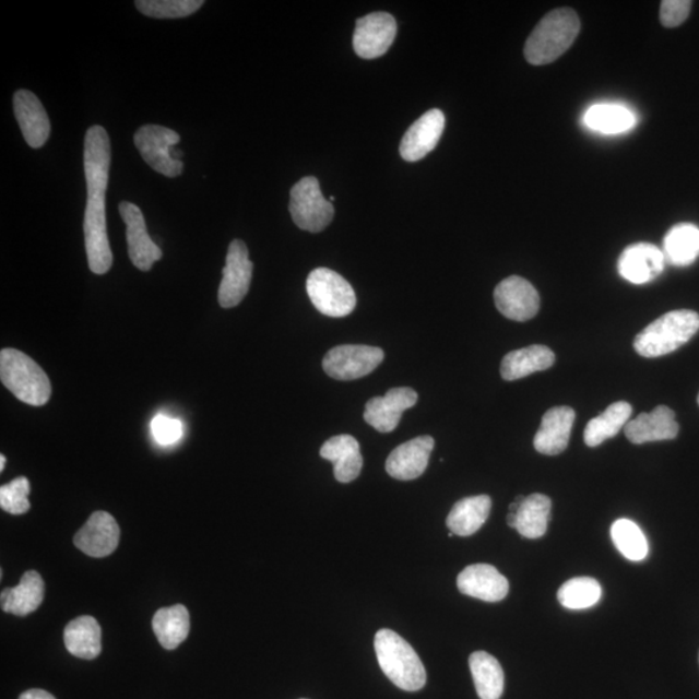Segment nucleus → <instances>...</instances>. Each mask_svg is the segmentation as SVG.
<instances>
[{"mask_svg":"<svg viewBox=\"0 0 699 699\" xmlns=\"http://www.w3.org/2000/svg\"><path fill=\"white\" fill-rule=\"evenodd\" d=\"M580 32L577 13L559 9L545 15L524 45V58L533 66L556 61L574 44Z\"/></svg>","mask_w":699,"mask_h":699,"instance_id":"obj_1","label":"nucleus"},{"mask_svg":"<svg viewBox=\"0 0 699 699\" xmlns=\"http://www.w3.org/2000/svg\"><path fill=\"white\" fill-rule=\"evenodd\" d=\"M375 652L383 674L398 688L417 691L425 687L424 664L400 635L388 628L380 629L375 636Z\"/></svg>","mask_w":699,"mask_h":699,"instance_id":"obj_2","label":"nucleus"},{"mask_svg":"<svg viewBox=\"0 0 699 699\" xmlns=\"http://www.w3.org/2000/svg\"><path fill=\"white\" fill-rule=\"evenodd\" d=\"M699 331V315L691 310H676L662 315L636 335L633 347L644 358H659L676 352Z\"/></svg>","mask_w":699,"mask_h":699,"instance_id":"obj_3","label":"nucleus"},{"mask_svg":"<svg viewBox=\"0 0 699 699\" xmlns=\"http://www.w3.org/2000/svg\"><path fill=\"white\" fill-rule=\"evenodd\" d=\"M0 379L21 402L40 407L50 401L52 388L45 370L16 348L0 353Z\"/></svg>","mask_w":699,"mask_h":699,"instance_id":"obj_4","label":"nucleus"},{"mask_svg":"<svg viewBox=\"0 0 699 699\" xmlns=\"http://www.w3.org/2000/svg\"><path fill=\"white\" fill-rule=\"evenodd\" d=\"M315 309L330 318H344L356 306L353 286L333 270L321 268L313 270L306 282Z\"/></svg>","mask_w":699,"mask_h":699,"instance_id":"obj_5","label":"nucleus"},{"mask_svg":"<svg viewBox=\"0 0 699 699\" xmlns=\"http://www.w3.org/2000/svg\"><path fill=\"white\" fill-rule=\"evenodd\" d=\"M179 142L178 132L158 125H145L134 135V143L145 163L167 178L183 173L180 153L174 150Z\"/></svg>","mask_w":699,"mask_h":699,"instance_id":"obj_6","label":"nucleus"},{"mask_svg":"<svg viewBox=\"0 0 699 699\" xmlns=\"http://www.w3.org/2000/svg\"><path fill=\"white\" fill-rule=\"evenodd\" d=\"M289 210L297 227L317 234L330 226L334 208L320 191L319 180L313 177L300 179L291 191Z\"/></svg>","mask_w":699,"mask_h":699,"instance_id":"obj_7","label":"nucleus"},{"mask_svg":"<svg viewBox=\"0 0 699 699\" xmlns=\"http://www.w3.org/2000/svg\"><path fill=\"white\" fill-rule=\"evenodd\" d=\"M382 360L383 352L380 347L342 345L328 352L323 369L334 380L353 381L372 374Z\"/></svg>","mask_w":699,"mask_h":699,"instance_id":"obj_8","label":"nucleus"},{"mask_svg":"<svg viewBox=\"0 0 699 699\" xmlns=\"http://www.w3.org/2000/svg\"><path fill=\"white\" fill-rule=\"evenodd\" d=\"M83 230L90 270L96 275L107 274L114 264V254L108 239L105 196L87 199Z\"/></svg>","mask_w":699,"mask_h":699,"instance_id":"obj_9","label":"nucleus"},{"mask_svg":"<svg viewBox=\"0 0 699 699\" xmlns=\"http://www.w3.org/2000/svg\"><path fill=\"white\" fill-rule=\"evenodd\" d=\"M253 269L254 264L249 260L247 245L241 240L230 242L218 292L220 305L223 309H233L248 295Z\"/></svg>","mask_w":699,"mask_h":699,"instance_id":"obj_10","label":"nucleus"},{"mask_svg":"<svg viewBox=\"0 0 699 699\" xmlns=\"http://www.w3.org/2000/svg\"><path fill=\"white\" fill-rule=\"evenodd\" d=\"M396 35V21L389 13L376 12L356 20L354 50L362 59H377L387 54Z\"/></svg>","mask_w":699,"mask_h":699,"instance_id":"obj_11","label":"nucleus"},{"mask_svg":"<svg viewBox=\"0 0 699 699\" xmlns=\"http://www.w3.org/2000/svg\"><path fill=\"white\" fill-rule=\"evenodd\" d=\"M495 305L506 318L514 321L533 319L541 309L540 293L521 276H509L496 286Z\"/></svg>","mask_w":699,"mask_h":699,"instance_id":"obj_12","label":"nucleus"},{"mask_svg":"<svg viewBox=\"0 0 699 699\" xmlns=\"http://www.w3.org/2000/svg\"><path fill=\"white\" fill-rule=\"evenodd\" d=\"M83 164L88 198L105 196L109 183L110 140L102 126H93L86 132Z\"/></svg>","mask_w":699,"mask_h":699,"instance_id":"obj_13","label":"nucleus"},{"mask_svg":"<svg viewBox=\"0 0 699 699\" xmlns=\"http://www.w3.org/2000/svg\"><path fill=\"white\" fill-rule=\"evenodd\" d=\"M118 209L128 228L126 236H128L129 257L132 264L140 271L152 270L153 264L163 258V250L152 241L142 210L129 201L121 202Z\"/></svg>","mask_w":699,"mask_h":699,"instance_id":"obj_14","label":"nucleus"},{"mask_svg":"<svg viewBox=\"0 0 699 699\" xmlns=\"http://www.w3.org/2000/svg\"><path fill=\"white\" fill-rule=\"evenodd\" d=\"M417 401L414 389H391L384 396H376L367 402L366 423L380 433L393 431L400 425L403 412L414 407Z\"/></svg>","mask_w":699,"mask_h":699,"instance_id":"obj_15","label":"nucleus"},{"mask_svg":"<svg viewBox=\"0 0 699 699\" xmlns=\"http://www.w3.org/2000/svg\"><path fill=\"white\" fill-rule=\"evenodd\" d=\"M120 526L114 516L107 512H95L74 536L75 547L90 557H107L116 550L120 543Z\"/></svg>","mask_w":699,"mask_h":699,"instance_id":"obj_16","label":"nucleus"},{"mask_svg":"<svg viewBox=\"0 0 699 699\" xmlns=\"http://www.w3.org/2000/svg\"><path fill=\"white\" fill-rule=\"evenodd\" d=\"M663 251L649 242L629 245L620 254L618 271L621 277L632 284H648L659 277L664 270Z\"/></svg>","mask_w":699,"mask_h":699,"instance_id":"obj_17","label":"nucleus"},{"mask_svg":"<svg viewBox=\"0 0 699 699\" xmlns=\"http://www.w3.org/2000/svg\"><path fill=\"white\" fill-rule=\"evenodd\" d=\"M442 110L431 109L418 118L405 132L400 146L401 156L408 163H416L436 149L445 130Z\"/></svg>","mask_w":699,"mask_h":699,"instance_id":"obj_18","label":"nucleus"},{"mask_svg":"<svg viewBox=\"0 0 699 699\" xmlns=\"http://www.w3.org/2000/svg\"><path fill=\"white\" fill-rule=\"evenodd\" d=\"M435 443V439L430 436H423L398 446L387 460V472L390 477L400 481L422 477L429 465Z\"/></svg>","mask_w":699,"mask_h":699,"instance_id":"obj_19","label":"nucleus"},{"mask_svg":"<svg viewBox=\"0 0 699 699\" xmlns=\"http://www.w3.org/2000/svg\"><path fill=\"white\" fill-rule=\"evenodd\" d=\"M461 593L486 603H499L509 592L508 579L487 564L467 566L458 577Z\"/></svg>","mask_w":699,"mask_h":699,"instance_id":"obj_20","label":"nucleus"},{"mask_svg":"<svg viewBox=\"0 0 699 699\" xmlns=\"http://www.w3.org/2000/svg\"><path fill=\"white\" fill-rule=\"evenodd\" d=\"M13 109L26 143L32 149L44 146L51 134L47 111L32 91L20 90L13 96Z\"/></svg>","mask_w":699,"mask_h":699,"instance_id":"obj_21","label":"nucleus"},{"mask_svg":"<svg viewBox=\"0 0 699 699\" xmlns=\"http://www.w3.org/2000/svg\"><path fill=\"white\" fill-rule=\"evenodd\" d=\"M626 437L633 445L675 439L679 435V424L675 412L666 405H659L650 414H641L625 426Z\"/></svg>","mask_w":699,"mask_h":699,"instance_id":"obj_22","label":"nucleus"},{"mask_svg":"<svg viewBox=\"0 0 699 699\" xmlns=\"http://www.w3.org/2000/svg\"><path fill=\"white\" fill-rule=\"evenodd\" d=\"M576 411L570 407H555L545 412L540 430L534 438L537 452L555 457L568 449Z\"/></svg>","mask_w":699,"mask_h":699,"instance_id":"obj_23","label":"nucleus"},{"mask_svg":"<svg viewBox=\"0 0 699 699\" xmlns=\"http://www.w3.org/2000/svg\"><path fill=\"white\" fill-rule=\"evenodd\" d=\"M320 457L331 461L334 477L341 484H350L359 477L363 458L358 440L352 436L342 435L328 439L321 446Z\"/></svg>","mask_w":699,"mask_h":699,"instance_id":"obj_24","label":"nucleus"},{"mask_svg":"<svg viewBox=\"0 0 699 699\" xmlns=\"http://www.w3.org/2000/svg\"><path fill=\"white\" fill-rule=\"evenodd\" d=\"M556 355L547 346L534 345L509 353L501 362L500 374L506 381L542 372L555 365Z\"/></svg>","mask_w":699,"mask_h":699,"instance_id":"obj_25","label":"nucleus"},{"mask_svg":"<svg viewBox=\"0 0 699 699\" xmlns=\"http://www.w3.org/2000/svg\"><path fill=\"white\" fill-rule=\"evenodd\" d=\"M493 501L487 495L461 499L447 517V528L453 535L471 536L484 526L491 512Z\"/></svg>","mask_w":699,"mask_h":699,"instance_id":"obj_26","label":"nucleus"},{"mask_svg":"<svg viewBox=\"0 0 699 699\" xmlns=\"http://www.w3.org/2000/svg\"><path fill=\"white\" fill-rule=\"evenodd\" d=\"M0 597L3 612L25 617L37 611L45 599L44 579L37 571H26L19 585L5 589Z\"/></svg>","mask_w":699,"mask_h":699,"instance_id":"obj_27","label":"nucleus"},{"mask_svg":"<svg viewBox=\"0 0 699 699\" xmlns=\"http://www.w3.org/2000/svg\"><path fill=\"white\" fill-rule=\"evenodd\" d=\"M64 641L68 652L76 659L95 660L102 653V628L94 617L83 615L67 626Z\"/></svg>","mask_w":699,"mask_h":699,"instance_id":"obj_28","label":"nucleus"},{"mask_svg":"<svg viewBox=\"0 0 699 699\" xmlns=\"http://www.w3.org/2000/svg\"><path fill=\"white\" fill-rule=\"evenodd\" d=\"M152 626L161 645L167 650L177 649L190 633V613L180 604L164 607L153 617Z\"/></svg>","mask_w":699,"mask_h":699,"instance_id":"obj_29","label":"nucleus"},{"mask_svg":"<svg viewBox=\"0 0 699 699\" xmlns=\"http://www.w3.org/2000/svg\"><path fill=\"white\" fill-rule=\"evenodd\" d=\"M583 122L592 131L614 135L633 129L636 116L620 104H596L585 111Z\"/></svg>","mask_w":699,"mask_h":699,"instance_id":"obj_30","label":"nucleus"},{"mask_svg":"<svg viewBox=\"0 0 699 699\" xmlns=\"http://www.w3.org/2000/svg\"><path fill=\"white\" fill-rule=\"evenodd\" d=\"M552 501L548 496L533 494L524 498L516 517L514 529L528 540H540L547 533Z\"/></svg>","mask_w":699,"mask_h":699,"instance_id":"obj_31","label":"nucleus"},{"mask_svg":"<svg viewBox=\"0 0 699 699\" xmlns=\"http://www.w3.org/2000/svg\"><path fill=\"white\" fill-rule=\"evenodd\" d=\"M664 260L675 265H689L699 257V228L680 223L671 228L663 240Z\"/></svg>","mask_w":699,"mask_h":699,"instance_id":"obj_32","label":"nucleus"},{"mask_svg":"<svg viewBox=\"0 0 699 699\" xmlns=\"http://www.w3.org/2000/svg\"><path fill=\"white\" fill-rule=\"evenodd\" d=\"M470 667L481 699H500L505 691V671L491 654L475 652L471 655Z\"/></svg>","mask_w":699,"mask_h":699,"instance_id":"obj_33","label":"nucleus"},{"mask_svg":"<svg viewBox=\"0 0 699 699\" xmlns=\"http://www.w3.org/2000/svg\"><path fill=\"white\" fill-rule=\"evenodd\" d=\"M632 415L631 404L617 402L607 407L603 414L591 419L585 426L584 442L590 447L603 445L606 439L618 435L621 428L628 424Z\"/></svg>","mask_w":699,"mask_h":699,"instance_id":"obj_34","label":"nucleus"},{"mask_svg":"<svg viewBox=\"0 0 699 699\" xmlns=\"http://www.w3.org/2000/svg\"><path fill=\"white\" fill-rule=\"evenodd\" d=\"M603 596V589L596 579L572 578L557 592V599L566 609L583 611L596 605Z\"/></svg>","mask_w":699,"mask_h":699,"instance_id":"obj_35","label":"nucleus"},{"mask_svg":"<svg viewBox=\"0 0 699 699\" xmlns=\"http://www.w3.org/2000/svg\"><path fill=\"white\" fill-rule=\"evenodd\" d=\"M612 541L629 561L639 562L649 554V544L642 530L631 520L620 519L611 529Z\"/></svg>","mask_w":699,"mask_h":699,"instance_id":"obj_36","label":"nucleus"},{"mask_svg":"<svg viewBox=\"0 0 699 699\" xmlns=\"http://www.w3.org/2000/svg\"><path fill=\"white\" fill-rule=\"evenodd\" d=\"M135 5L143 15L164 20L191 16L204 5V2L202 0H139Z\"/></svg>","mask_w":699,"mask_h":699,"instance_id":"obj_37","label":"nucleus"},{"mask_svg":"<svg viewBox=\"0 0 699 699\" xmlns=\"http://www.w3.org/2000/svg\"><path fill=\"white\" fill-rule=\"evenodd\" d=\"M29 494V479L25 477L13 479L10 484L0 487V507L10 514H24L31 509V502L27 499Z\"/></svg>","mask_w":699,"mask_h":699,"instance_id":"obj_38","label":"nucleus"},{"mask_svg":"<svg viewBox=\"0 0 699 699\" xmlns=\"http://www.w3.org/2000/svg\"><path fill=\"white\" fill-rule=\"evenodd\" d=\"M152 437L161 446L177 443L183 437V424L177 418L157 415L151 423Z\"/></svg>","mask_w":699,"mask_h":699,"instance_id":"obj_39","label":"nucleus"},{"mask_svg":"<svg viewBox=\"0 0 699 699\" xmlns=\"http://www.w3.org/2000/svg\"><path fill=\"white\" fill-rule=\"evenodd\" d=\"M691 10L689 0H664L661 3V23L666 27H676L688 19Z\"/></svg>","mask_w":699,"mask_h":699,"instance_id":"obj_40","label":"nucleus"},{"mask_svg":"<svg viewBox=\"0 0 699 699\" xmlns=\"http://www.w3.org/2000/svg\"><path fill=\"white\" fill-rule=\"evenodd\" d=\"M19 699H56L51 694L42 689H32L21 695Z\"/></svg>","mask_w":699,"mask_h":699,"instance_id":"obj_41","label":"nucleus"},{"mask_svg":"<svg viewBox=\"0 0 699 699\" xmlns=\"http://www.w3.org/2000/svg\"><path fill=\"white\" fill-rule=\"evenodd\" d=\"M4 466H5V458L4 454H2V457H0V471H4Z\"/></svg>","mask_w":699,"mask_h":699,"instance_id":"obj_42","label":"nucleus"},{"mask_svg":"<svg viewBox=\"0 0 699 699\" xmlns=\"http://www.w3.org/2000/svg\"><path fill=\"white\" fill-rule=\"evenodd\" d=\"M330 201L333 202L334 201V196H331Z\"/></svg>","mask_w":699,"mask_h":699,"instance_id":"obj_43","label":"nucleus"},{"mask_svg":"<svg viewBox=\"0 0 699 699\" xmlns=\"http://www.w3.org/2000/svg\"><path fill=\"white\" fill-rule=\"evenodd\" d=\"M698 404H699V395H698Z\"/></svg>","mask_w":699,"mask_h":699,"instance_id":"obj_44","label":"nucleus"}]
</instances>
